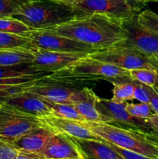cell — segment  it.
Segmentation results:
<instances>
[{
    "label": "cell",
    "instance_id": "f546056e",
    "mask_svg": "<svg viewBox=\"0 0 158 159\" xmlns=\"http://www.w3.org/2000/svg\"><path fill=\"white\" fill-rule=\"evenodd\" d=\"M147 91L149 93V104L151 107L152 110L155 113L158 114V90L153 87L147 86Z\"/></svg>",
    "mask_w": 158,
    "mask_h": 159
},
{
    "label": "cell",
    "instance_id": "ac0fdd59",
    "mask_svg": "<svg viewBox=\"0 0 158 159\" xmlns=\"http://www.w3.org/2000/svg\"><path fill=\"white\" fill-rule=\"evenodd\" d=\"M113 85V96L112 100L116 103L124 104L128 100L134 99V79L129 77L115 78L108 80Z\"/></svg>",
    "mask_w": 158,
    "mask_h": 159
},
{
    "label": "cell",
    "instance_id": "30bf717a",
    "mask_svg": "<svg viewBox=\"0 0 158 159\" xmlns=\"http://www.w3.org/2000/svg\"><path fill=\"white\" fill-rule=\"evenodd\" d=\"M127 37L116 44L137 50L147 57L158 56V34L146 29L137 21V14L132 20L122 23Z\"/></svg>",
    "mask_w": 158,
    "mask_h": 159
},
{
    "label": "cell",
    "instance_id": "4fadbf2b",
    "mask_svg": "<svg viewBox=\"0 0 158 159\" xmlns=\"http://www.w3.org/2000/svg\"><path fill=\"white\" fill-rule=\"evenodd\" d=\"M58 132L44 124L41 127L23 135L10 144L18 151L19 153L24 155L39 153L43 151L50 140Z\"/></svg>",
    "mask_w": 158,
    "mask_h": 159
},
{
    "label": "cell",
    "instance_id": "484cf974",
    "mask_svg": "<svg viewBox=\"0 0 158 159\" xmlns=\"http://www.w3.org/2000/svg\"><path fill=\"white\" fill-rule=\"evenodd\" d=\"M29 1L31 0H0V16L11 17L20 6Z\"/></svg>",
    "mask_w": 158,
    "mask_h": 159
},
{
    "label": "cell",
    "instance_id": "44dd1931",
    "mask_svg": "<svg viewBox=\"0 0 158 159\" xmlns=\"http://www.w3.org/2000/svg\"><path fill=\"white\" fill-rule=\"evenodd\" d=\"M46 102L52 111V116L80 122H86L85 118L77 112L73 104L60 103L47 100H46Z\"/></svg>",
    "mask_w": 158,
    "mask_h": 159
},
{
    "label": "cell",
    "instance_id": "f1b7e54d",
    "mask_svg": "<svg viewBox=\"0 0 158 159\" xmlns=\"http://www.w3.org/2000/svg\"><path fill=\"white\" fill-rule=\"evenodd\" d=\"M108 143L113 149L116 151L118 153L120 154L122 157H123L125 159H158V158H150V157H147L144 156V155H139V154L135 153V152H130V151L125 150V149L122 148H119L118 146L115 145V144H111V143Z\"/></svg>",
    "mask_w": 158,
    "mask_h": 159
},
{
    "label": "cell",
    "instance_id": "74e56055",
    "mask_svg": "<svg viewBox=\"0 0 158 159\" xmlns=\"http://www.w3.org/2000/svg\"><path fill=\"white\" fill-rule=\"evenodd\" d=\"M153 88H155V89H156V90H158V88H156V87H153Z\"/></svg>",
    "mask_w": 158,
    "mask_h": 159
},
{
    "label": "cell",
    "instance_id": "e575fe53",
    "mask_svg": "<svg viewBox=\"0 0 158 159\" xmlns=\"http://www.w3.org/2000/svg\"><path fill=\"white\" fill-rule=\"evenodd\" d=\"M147 138H149V139L151 141H153V143H155L156 144H157L158 145V138H156V137L153 136V134H147Z\"/></svg>",
    "mask_w": 158,
    "mask_h": 159
},
{
    "label": "cell",
    "instance_id": "8d00e7d4",
    "mask_svg": "<svg viewBox=\"0 0 158 159\" xmlns=\"http://www.w3.org/2000/svg\"><path fill=\"white\" fill-rule=\"evenodd\" d=\"M153 2H157V3H158V0H153Z\"/></svg>",
    "mask_w": 158,
    "mask_h": 159
},
{
    "label": "cell",
    "instance_id": "603a6c76",
    "mask_svg": "<svg viewBox=\"0 0 158 159\" xmlns=\"http://www.w3.org/2000/svg\"><path fill=\"white\" fill-rule=\"evenodd\" d=\"M29 28L13 17H0V32L23 35Z\"/></svg>",
    "mask_w": 158,
    "mask_h": 159
},
{
    "label": "cell",
    "instance_id": "5bb4252c",
    "mask_svg": "<svg viewBox=\"0 0 158 159\" xmlns=\"http://www.w3.org/2000/svg\"><path fill=\"white\" fill-rule=\"evenodd\" d=\"M4 103L40 119L52 116V111L46 100L28 90L9 98Z\"/></svg>",
    "mask_w": 158,
    "mask_h": 159
},
{
    "label": "cell",
    "instance_id": "d6a6232c",
    "mask_svg": "<svg viewBox=\"0 0 158 159\" xmlns=\"http://www.w3.org/2000/svg\"><path fill=\"white\" fill-rule=\"evenodd\" d=\"M150 59V61L151 63V65H153V67L154 68V69L156 70V72L158 73V56L156 55H153L148 57ZM156 88H158V85L156 86H155Z\"/></svg>",
    "mask_w": 158,
    "mask_h": 159
},
{
    "label": "cell",
    "instance_id": "6da1fadb",
    "mask_svg": "<svg viewBox=\"0 0 158 159\" xmlns=\"http://www.w3.org/2000/svg\"><path fill=\"white\" fill-rule=\"evenodd\" d=\"M48 30L91 45L97 51L114 46L127 37L122 23L100 14L74 18Z\"/></svg>",
    "mask_w": 158,
    "mask_h": 159
},
{
    "label": "cell",
    "instance_id": "3957f363",
    "mask_svg": "<svg viewBox=\"0 0 158 159\" xmlns=\"http://www.w3.org/2000/svg\"><path fill=\"white\" fill-rule=\"evenodd\" d=\"M85 124L91 132L106 142L144 156L158 158V145L147 138V134L105 123L86 121Z\"/></svg>",
    "mask_w": 158,
    "mask_h": 159
},
{
    "label": "cell",
    "instance_id": "ab89813d",
    "mask_svg": "<svg viewBox=\"0 0 158 159\" xmlns=\"http://www.w3.org/2000/svg\"><path fill=\"white\" fill-rule=\"evenodd\" d=\"M0 17H2V16H0Z\"/></svg>",
    "mask_w": 158,
    "mask_h": 159
},
{
    "label": "cell",
    "instance_id": "836d02e7",
    "mask_svg": "<svg viewBox=\"0 0 158 159\" xmlns=\"http://www.w3.org/2000/svg\"><path fill=\"white\" fill-rule=\"evenodd\" d=\"M51 1L56 2L58 3H62V4L68 5V6H73L77 2L80 1V0H51Z\"/></svg>",
    "mask_w": 158,
    "mask_h": 159
},
{
    "label": "cell",
    "instance_id": "4dcf8cb0",
    "mask_svg": "<svg viewBox=\"0 0 158 159\" xmlns=\"http://www.w3.org/2000/svg\"><path fill=\"white\" fill-rule=\"evenodd\" d=\"M126 2L131 6L133 10L135 12H137L146 6V4L150 2V0H126Z\"/></svg>",
    "mask_w": 158,
    "mask_h": 159
},
{
    "label": "cell",
    "instance_id": "d6986e66",
    "mask_svg": "<svg viewBox=\"0 0 158 159\" xmlns=\"http://www.w3.org/2000/svg\"><path fill=\"white\" fill-rule=\"evenodd\" d=\"M35 59L33 50L8 49L0 51V66L31 64Z\"/></svg>",
    "mask_w": 158,
    "mask_h": 159
},
{
    "label": "cell",
    "instance_id": "8992f818",
    "mask_svg": "<svg viewBox=\"0 0 158 159\" xmlns=\"http://www.w3.org/2000/svg\"><path fill=\"white\" fill-rule=\"evenodd\" d=\"M74 18L100 14L123 23L132 20L135 12L126 0H80L72 6Z\"/></svg>",
    "mask_w": 158,
    "mask_h": 159
},
{
    "label": "cell",
    "instance_id": "7a4b0ae2",
    "mask_svg": "<svg viewBox=\"0 0 158 159\" xmlns=\"http://www.w3.org/2000/svg\"><path fill=\"white\" fill-rule=\"evenodd\" d=\"M34 30L52 29L74 19L72 6L51 0H31L22 5L12 16Z\"/></svg>",
    "mask_w": 158,
    "mask_h": 159
},
{
    "label": "cell",
    "instance_id": "4316f807",
    "mask_svg": "<svg viewBox=\"0 0 158 159\" xmlns=\"http://www.w3.org/2000/svg\"><path fill=\"white\" fill-rule=\"evenodd\" d=\"M135 90H134V99H137L140 102L149 103V93L147 91V85L140 83L134 79Z\"/></svg>",
    "mask_w": 158,
    "mask_h": 159
},
{
    "label": "cell",
    "instance_id": "5b68a950",
    "mask_svg": "<svg viewBox=\"0 0 158 159\" xmlns=\"http://www.w3.org/2000/svg\"><path fill=\"white\" fill-rule=\"evenodd\" d=\"M96 108L105 124L143 132L147 134H152L149 120L133 116L126 111L124 104L116 103L112 99H103L98 96Z\"/></svg>",
    "mask_w": 158,
    "mask_h": 159
},
{
    "label": "cell",
    "instance_id": "9c48e42d",
    "mask_svg": "<svg viewBox=\"0 0 158 159\" xmlns=\"http://www.w3.org/2000/svg\"><path fill=\"white\" fill-rule=\"evenodd\" d=\"M78 89L75 82L56 79L50 74L36 81L27 90L45 100L72 104L71 98Z\"/></svg>",
    "mask_w": 158,
    "mask_h": 159
},
{
    "label": "cell",
    "instance_id": "ba28073f",
    "mask_svg": "<svg viewBox=\"0 0 158 159\" xmlns=\"http://www.w3.org/2000/svg\"><path fill=\"white\" fill-rule=\"evenodd\" d=\"M31 40L35 48L46 51L91 54L97 50L87 43L58 35L50 30H34L23 34Z\"/></svg>",
    "mask_w": 158,
    "mask_h": 159
},
{
    "label": "cell",
    "instance_id": "e0dca14e",
    "mask_svg": "<svg viewBox=\"0 0 158 159\" xmlns=\"http://www.w3.org/2000/svg\"><path fill=\"white\" fill-rule=\"evenodd\" d=\"M97 98L93 90L87 87L80 89L74 96L73 105L88 122L103 123L96 108Z\"/></svg>",
    "mask_w": 158,
    "mask_h": 159
},
{
    "label": "cell",
    "instance_id": "d590c367",
    "mask_svg": "<svg viewBox=\"0 0 158 159\" xmlns=\"http://www.w3.org/2000/svg\"><path fill=\"white\" fill-rule=\"evenodd\" d=\"M15 159H37V158H31V157H28L26 156V155H23V154H20L19 153L18 155L15 157Z\"/></svg>",
    "mask_w": 158,
    "mask_h": 159
},
{
    "label": "cell",
    "instance_id": "2e32d148",
    "mask_svg": "<svg viewBox=\"0 0 158 159\" xmlns=\"http://www.w3.org/2000/svg\"><path fill=\"white\" fill-rule=\"evenodd\" d=\"M69 137V136H68ZM83 159H125L106 141L71 138Z\"/></svg>",
    "mask_w": 158,
    "mask_h": 159
},
{
    "label": "cell",
    "instance_id": "83f0119b",
    "mask_svg": "<svg viewBox=\"0 0 158 159\" xmlns=\"http://www.w3.org/2000/svg\"><path fill=\"white\" fill-rule=\"evenodd\" d=\"M18 154L12 144L0 140V159H15Z\"/></svg>",
    "mask_w": 158,
    "mask_h": 159
},
{
    "label": "cell",
    "instance_id": "277c9868",
    "mask_svg": "<svg viewBox=\"0 0 158 159\" xmlns=\"http://www.w3.org/2000/svg\"><path fill=\"white\" fill-rule=\"evenodd\" d=\"M40 118L0 103V140L9 144L43 125Z\"/></svg>",
    "mask_w": 158,
    "mask_h": 159
},
{
    "label": "cell",
    "instance_id": "9a60e30c",
    "mask_svg": "<svg viewBox=\"0 0 158 159\" xmlns=\"http://www.w3.org/2000/svg\"><path fill=\"white\" fill-rule=\"evenodd\" d=\"M40 120L42 122L52 127L58 133L68 135L71 138L105 141L100 137L97 136L93 132H91L89 128L85 125V122L64 119L54 116L40 118Z\"/></svg>",
    "mask_w": 158,
    "mask_h": 159
},
{
    "label": "cell",
    "instance_id": "d4e9b609",
    "mask_svg": "<svg viewBox=\"0 0 158 159\" xmlns=\"http://www.w3.org/2000/svg\"><path fill=\"white\" fill-rule=\"evenodd\" d=\"M125 108L130 115L142 119H149L154 113L150 104L145 102L127 103L125 105Z\"/></svg>",
    "mask_w": 158,
    "mask_h": 159
},
{
    "label": "cell",
    "instance_id": "1f68e13d",
    "mask_svg": "<svg viewBox=\"0 0 158 159\" xmlns=\"http://www.w3.org/2000/svg\"><path fill=\"white\" fill-rule=\"evenodd\" d=\"M148 120L152 129L151 134L158 138V114L154 113Z\"/></svg>",
    "mask_w": 158,
    "mask_h": 159
},
{
    "label": "cell",
    "instance_id": "ffe728a7",
    "mask_svg": "<svg viewBox=\"0 0 158 159\" xmlns=\"http://www.w3.org/2000/svg\"><path fill=\"white\" fill-rule=\"evenodd\" d=\"M27 37L20 34L0 32V51L8 49H35Z\"/></svg>",
    "mask_w": 158,
    "mask_h": 159
},
{
    "label": "cell",
    "instance_id": "f35d334b",
    "mask_svg": "<svg viewBox=\"0 0 158 159\" xmlns=\"http://www.w3.org/2000/svg\"><path fill=\"white\" fill-rule=\"evenodd\" d=\"M153 0H150V2H153Z\"/></svg>",
    "mask_w": 158,
    "mask_h": 159
},
{
    "label": "cell",
    "instance_id": "cb8c5ba5",
    "mask_svg": "<svg viewBox=\"0 0 158 159\" xmlns=\"http://www.w3.org/2000/svg\"><path fill=\"white\" fill-rule=\"evenodd\" d=\"M137 21L146 29L158 34V15L150 9L137 14Z\"/></svg>",
    "mask_w": 158,
    "mask_h": 159
},
{
    "label": "cell",
    "instance_id": "52a82bcc",
    "mask_svg": "<svg viewBox=\"0 0 158 159\" xmlns=\"http://www.w3.org/2000/svg\"><path fill=\"white\" fill-rule=\"evenodd\" d=\"M89 57L129 71L136 68H154L147 55L133 48L119 44L94 51L89 54Z\"/></svg>",
    "mask_w": 158,
    "mask_h": 159
},
{
    "label": "cell",
    "instance_id": "8fae6325",
    "mask_svg": "<svg viewBox=\"0 0 158 159\" xmlns=\"http://www.w3.org/2000/svg\"><path fill=\"white\" fill-rule=\"evenodd\" d=\"M35 59L30 64L37 71L54 73L68 68L81 59L89 56L88 53H69L46 51L35 48L33 50Z\"/></svg>",
    "mask_w": 158,
    "mask_h": 159
},
{
    "label": "cell",
    "instance_id": "7402d4cb",
    "mask_svg": "<svg viewBox=\"0 0 158 159\" xmlns=\"http://www.w3.org/2000/svg\"><path fill=\"white\" fill-rule=\"evenodd\" d=\"M129 75L132 79L147 86L155 87L158 85V73L154 68H136L130 70Z\"/></svg>",
    "mask_w": 158,
    "mask_h": 159
},
{
    "label": "cell",
    "instance_id": "7c38bea8",
    "mask_svg": "<svg viewBox=\"0 0 158 159\" xmlns=\"http://www.w3.org/2000/svg\"><path fill=\"white\" fill-rule=\"evenodd\" d=\"M24 155L37 159H83L70 137L61 133L56 134L40 152Z\"/></svg>",
    "mask_w": 158,
    "mask_h": 159
}]
</instances>
